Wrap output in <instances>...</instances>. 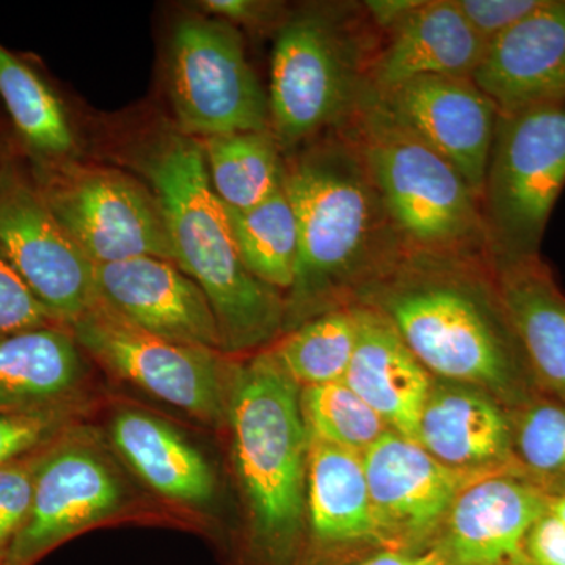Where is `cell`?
I'll list each match as a JSON object with an SVG mask.
<instances>
[{
  "instance_id": "cell-39",
  "label": "cell",
  "mask_w": 565,
  "mask_h": 565,
  "mask_svg": "<svg viewBox=\"0 0 565 565\" xmlns=\"http://www.w3.org/2000/svg\"><path fill=\"white\" fill-rule=\"evenodd\" d=\"M548 512L565 523V493L555 500H550Z\"/></svg>"
},
{
  "instance_id": "cell-29",
  "label": "cell",
  "mask_w": 565,
  "mask_h": 565,
  "mask_svg": "<svg viewBox=\"0 0 565 565\" xmlns=\"http://www.w3.org/2000/svg\"><path fill=\"white\" fill-rule=\"evenodd\" d=\"M300 408L308 435L362 455L388 430L384 419L343 381L305 386Z\"/></svg>"
},
{
  "instance_id": "cell-38",
  "label": "cell",
  "mask_w": 565,
  "mask_h": 565,
  "mask_svg": "<svg viewBox=\"0 0 565 565\" xmlns=\"http://www.w3.org/2000/svg\"><path fill=\"white\" fill-rule=\"evenodd\" d=\"M356 565H446L437 550L422 555H405V553H382Z\"/></svg>"
},
{
  "instance_id": "cell-26",
  "label": "cell",
  "mask_w": 565,
  "mask_h": 565,
  "mask_svg": "<svg viewBox=\"0 0 565 565\" xmlns=\"http://www.w3.org/2000/svg\"><path fill=\"white\" fill-rule=\"evenodd\" d=\"M203 152L212 189L230 210H250L282 189L285 159L270 131L211 137Z\"/></svg>"
},
{
  "instance_id": "cell-3",
  "label": "cell",
  "mask_w": 565,
  "mask_h": 565,
  "mask_svg": "<svg viewBox=\"0 0 565 565\" xmlns=\"http://www.w3.org/2000/svg\"><path fill=\"white\" fill-rule=\"evenodd\" d=\"M143 172L166 215L173 262L214 310L222 351L244 352L274 340L286 322V302L245 267L203 147L184 134H167L145 156Z\"/></svg>"
},
{
  "instance_id": "cell-34",
  "label": "cell",
  "mask_w": 565,
  "mask_h": 565,
  "mask_svg": "<svg viewBox=\"0 0 565 565\" xmlns=\"http://www.w3.org/2000/svg\"><path fill=\"white\" fill-rule=\"evenodd\" d=\"M542 0H456L465 20L487 43L541 6Z\"/></svg>"
},
{
  "instance_id": "cell-1",
  "label": "cell",
  "mask_w": 565,
  "mask_h": 565,
  "mask_svg": "<svg viewBox=\"0 0 565 565\" xmlns=\"http://www.w3.org/2000/svg\"><path fill=\"white\" fill-rule=\"evenodd\" d=\"M360 294L430 373L497 390L511 384L514 352L523 351L489 255L404 248Z\"/></svg>"
},
{
  "instance_id": "cell-8",
  "label": "cell",
  "mask_w": 565,
  "mask_h": 565,
  "mask_svg": "<svg viewBox=\"0 0 565 565\" xmlns=\"http://www.w3.org/2000/svg\"><path fill=\"white\" fill-rule=\"evenodd\" d=\"M170 93L181 134L192 137L270 131L269 99L236 25L185 18L170 44Z\"/></svg>"
},
{
  "instance_id": "cell-14",
  "label": "cell",
  "mask_w": 565,
  "mask_h": 565,
  "mask_svg": "<svg viewBox=\"0 0 565 565\" xmlns=\"http://www.w3.org/2000/svg\"><path fill=\"white\" fill-rule=\"evenodd\" d=\"M375 96L397 121L451 163L481 200L500 110L473 81L419 77Z\"/></svg>"
},
{
  "instance_id": "cell-19",
  "label": "cell",
  "mask_w": 565,
  "mask_h": 565,
  "mask_svg": "<svg viewBox=\"0 0 565 565\" xmlns=\"http://www.w3.org/2000/svg\"><path fill=\"white\" fill-rule=\"evenodd\" d=\"M356 343L343 382L394 433L416 441L433 381L384 315L355 305Z\"/></svg>"
},
{
  "instance_id": "cell-16",
  "label": "cell",
  "mask_w": 565,
  "mask_h": 565,
  "mask_svg": "<svg viewBox=\"0 0 565 565\" xmlns=\"http://www.w3.org/2000/svg\"><path fill=\"white\" fill-rule=\"evenodd\" d=\"M548 505L537 487L486 476L456 498L437 552L446 565H531L526 537Z\"/></svg>"
},
{
  "instance_id": "cell-11",
  "label": "cell",
  "mask_w": 565,
  "mask_h": 565,
  "mask_svg": "<svg viewBox=\"0 0 565 565\" xmlns=\"http://www.w3.org/2000/svg\"><path fill=\"white\" fill-rule=\"evenodd\" d=\"M0 252L58 322L71 326L98 299L95 264L10 163L0 166Z\"/></svg>"
},
{
  "instance_id": "cell-33",
  "label": "cell",
  "mask_w": 565,
  "mask_h": 565,
  "mask_svg": "<svg viewBox=\"0 0 565 565\" xmlns=\"http://www.w3.org/2000/svg\"><path fill=\"white\" fill-rule=\"evenodd\" d=\"M61 424L58 408L41 412H0V468L39 448Z\"/></svg>"
},
{
  "instance_id": "cell-6",
  "label": "cell",
  "mask_w": 565,
  "mask_h": 565,
  "mask_svg": "<svg viewBox=\"0 0 565 565\" xmlns=\"http://www.w3.org/2000/svg\"><path fill=\"white\" fill-rule=\"evenodd\" d=\"M226 415L255 525L264 537H286L303 512L308 430L299 385L273 351L234 367Z\"/></svg>"
},
{
  "instance_id": "cell-15",
  "label": "cell",
  "mask_w": 565,
  "mask_h": 565,
  "mask_svg": "<svg viewBox=\"0 0 565 565\" xmlns=\"http://www.w3.org/2000/svg\"><path fill=\"white\" fill-rule=\"evenodd\" d=\"M96 294L145 332L173 343L222 351L210 300L177 263L156 256L95 264Z\"/></svg>"
},
{
  "instance_id": "cell-40",
  "label": "cell",
  "mask_w": 565,
  "mask_h": 565,
  "mask_svg": "<svg viewBox=\"0 0 565 565\" xmlns=\"http://www.w3.org/2000/svg\"><path fill=\"white\" fill-rule=\"evenodd\" d=\"M0 564H3V561H2V559H0Z\"/></svg>"
},
{
  "instance_id": "cell-22",
  "label": "cell",
  "mask_w": 565,
  "mask_h": 565,
  "mask_svg": "<svg viewBox=\"0 0 565 565\" xmlns=\"http://www.w3.org/2000/svg\"><path fill=\"white\" fill-rule=\"evenodd\" d=\"M79 344L58 326L0 338V412L55 411L82 377Z\"/></svg>"
},
{
  "instance_id": "cell-12",
  "label": "cell",
  "mask_w": 565,
  "mask_h": 565,
  "mask_svg": "<svg viewBox=\"0 0 565 565\" xmlns=\"http://www.w3.org/2000/svg\"><path fill=\"white\" fill-rule=\"evenodd\" d=\"M377 541L418 545L430 537L468 486L489 473L446 467L423 446L386 430L363 452Z\"/></svg>"
},
{
  "instance_id": "cell-7",
  "label": "cell",
  "mask_w": 565,
  "mask_h": 565,
  "mask_svg": "<svg viewBox=\"0 0 565 565\" xmlns=\"http://www.w3.org/2000/svg\"><path fill=\"white\" fill-rule=\"evenodd\" d=\"M565 188V104L498 115L481 195L493 263L541 256Z\"/></svg>"
},
{
  "instance_id": "cell-20",
  "label": "cell",
  "mask_w": 565,
  "mask_h": 565,
  "mask_svg": "<svg viewBox=\"0 0 565 565\" xmlns=\"http://www.w3.org/2000/svg\"><path fill=\"white\" fill-rule=\"evenodd\" d=\"M508 419L484 393L463 386L433 388L416 444L446 467L487 473L511 451Z\"/></svg>"
},
{
  "instance_id": "cell-13",
  "label": "cell",
  "mask_w": 565,
  "mask_h": 565,
  "mask_svg": "<svg viewBox=\"0 0 565 565\" xmlns=\"http://www.w3.org/2000/svg\"><path fill=\"white\" fill-rule=\"evenodd\" d=\"M120 504V486L102 459L84 446H55L40 455L31 512L7 548L3 565H32Z\"/></svg>"
},
{
  "instance_id": "cell-37",
  "label": "cell",
  "mask_w": 565,
  "mask_h": 565,
  "mask_svg": "<svg viewBox=\"0 0 565 565\" xmlns=\"http://www.w3.org/2000/svg\"><path fill=\"white\" fill-rule=\"evenodd\" d=\"M423 0H367L363 3L364 13L375 31L385 35L411 17Z\"/></svg>"
},
{
  "instance_id": "cell-32",
  "label": "cell",
  "mask_w": 565,
  "mask_h": 565,
  "mask_svg": "<svg viewBox=\"0 0 565 565\" xmlns=\"http://www.w3.org/2000/svg\"><path fill=\"white\" fill-rule=\"evenodd\" d=\"M57 323L0 252V338Z\"/></svg>"
},
{
  "instance_id": "cell-5",
  "label": "cell",
  "mask_w": 565,
  "mask_h": 565,
  "mask_svg": "<svg viewBox=\"0 0 565 565\" xmlns=\"http://www.w3.org/2000/svg\"><path fill=\"white\" fill-rule=\"evenodd\" d=\"M341 131L359 148L404 248L490 256L479 196L373 90Z\"/></svg>"
},
{
  "instance_id": "cell-10",
  "label": "cell",
  "mask_w": 565,
  "mask_h": 565,
  "mask_svg": "<svg viewBox=\"0 0 565 565\" xmlns=\"http://www.w3.org/2000/svg\"><path fill=\"white\" fill-rule=\"evenodd\" d=\"M70 327L77 344L111 373L204 423L223 422L233 370L217 351L145 332L99 297Z\"/></svg>"
},
{
  "instance_id": "cell-23",
  "label": "cell",
  "mask_w": 565,
  "mask_h": 565,
  "mask_svg": "<svg viewBox=\"0 0 565 565\" xmlns=\"http://www.w3.org/2000/svg\"><path fill=\"white\" fill-rule=\"evenodd\" d=\"M111 440L156 492L182 503L211 500L215 484L206 459L162 419L122 411L111 423Z\"/></svg>"
},
{
  "instance_id": "cell-21",
  "label": "cell",
  "mask_w": 565,
  "mask_h": 565,
  "mask_svg": "<svg viewBox=\"0 0 565 565\" xmlns=\"http://www.w3.org/2000/svg\"><path fill=\"white\" fill-rule=\"evenodd\" d=\"M501 297L523 355L565 397V296L541 256L494 264Z\"/></svg>"
},
{
  "instance_id": "cell-25",
  "label": "cell",
  "mask_w": 565,
  "mask_h": 565,
  "mask_svg": "<svg viewBox=\"0 0 565 565\" xmlns=\"http://www.w3.org/2000/svg\"><path fill=\"white\" fill-rule=\"evenodd\" d=\"M0 98L39 167L71 161L77 143L63 103L32 66L2 44Z\"/></svg>"
},
{
  "instance_id": "cell-17",
  "label": "cell",
  "mask_w": 565,
  "mask_h": 565,
  "mask_svg": "<svg viewBox=\"0 0 565 565\" xmlns=\"http://www.w3.org/2000/svg\"><path fill=\"white\" fill-rule=\"evenodd\" d=\"M471 81L501 114L565 104V0H542L490 41Z\"/></svg>"
},
{
  "instance_id": "cell-2",
  "label": "cell",
  "mask_w": 565,
  "mask_h": 565,
  "mask_svg": "<svg viewBox=\"0 0 565 565\" xmlns=\"http://www.w3.org/2000/svg\"><path fill=\"white\" fill-rule=\"evenodd\" d=\"M282 188L299 230L286 319L308 321L319 308L332 310L338 297L362 292L404 250L366 163L344 131L294 151L285 161Z\"/></svg>"
},
{
  "instance_id": "cell-31",
  "label": "cell",
  "mask_w": 565,
  "mask_h": 565,
  "mask_svg": "<svg viewBox=\"0 0 565 565\" xmlns=\"http://www.w3.org/2000/svg\"><path fill=\"white\" fill-rule=\"evenodd\" d=\"M40 455L14 460L0 468V559L20 533L33 500Z\"/></svg>"
},
{
  "instance_id": "cell-24",
  "label": "cell",
  "mask_w": 565,
  "mask_h": 565,
  "mask_svg": "<svg viewBox=\"0 0 565 565\" xmlns=\"http://www.w3.org/2000/svg\"><path fill=\"white\" fill-rule=\"evenodd\" d=\"M305 490L311 527L319 539L326 542L377 541L362 452L308 435Z\"/></svg>"
},
{
  "instance_id": "cell-27",
  "label": "cell",
  "mask_w": 565,
  "mask_h": 565,
  "mask_svg": "<svg viewBox=\"0 0 565 565\" xmlns=\"http://www.w3.org/2000/svg\"><path fill=\"white\" fill-rule=\"evenodd\" d=\"M226 211L245 267L270 288L289 291L296 277L299 230L285 188L250 210Z\"/></svg>"
},
{
  "instance_id": "cell-30",
  "label": "cell",
  "mask_w": 565,
  "mask_h": 565,
  "mask_svg": "<svg viewBox=\"0 0 565 565\" xmlns=\"http://www.w3.org/2000/svg\"><path fill=\"white\" fill-rule=\"evenodd\" d=\"M516 448L531 471L545 481L565 482V407H531L516 427Z\"/></svg>"
},
{
  "instance_id": "cell-28",
  "label": "cell",
  "mask_w": 565,
  "mask_h": 565,
  "mask_svg": "<svg viewBox=\"0 0 565 565\" xmlns=\"http://www.w3.org/2000/svg\"><path fill=\"white\" fill-rule=\"evenodd\" d=\"M355 343V311L340 307L297 326L273 353L297 385H323L343 381Z\"/></svg>"
},
{
  "instance_id": "cell-35",
  "label": "cell",
  "mask_w": 565,
  "mask_h": 565,
  "mask_svg": "<svg viewBox=\"0 0 565 565\" xmlns=\"http://www.w3.org/2000/svg\"><path fill=\"white\" fill-rule=\"evenodd\" d=\"M526 556L531 565H565V523L550 512L542 515L527 534Z\"/></svg>"
},
{
  "instance_id": "cell-36",
  "label": "cell",
  "mask_w": 565,
  "mask_h": 565,
  "mask_svg": "<svg viewBox=\"0 0 565 565\" xmlns=\"http://www.w3.org/2000/svg\"><path fill=\"white\" fill-rule=\"evenodd\" d=\"M203 10L211 18L230 22V24H244L248 28H264L281 20V7L274 2H256V0H207Z\"/></svg>"
},
{
  "instance_id": "cell-9",
  "label": "cell",
  "mask_w": 565,
  "mask_h": 565,
  "mask_svg": "<svg viewBox=\"0 0 565 565\" xmlns=\"http://www.w3.org/2000/svg\"><path fill=\"white\" fill-rule=\"evenodd\" d=\"M35 182L52 214L93 264L140 256L173 262L161 204L128 174L66 161L39 167Z\"/></svg>"
},
{
  "instance_id": "cell-41",
  "label": "cell",
  "mask_w": 565,
  "mask_h": 565,
  "mask_svg": "<svg viewBox=\"0 0 565 565\" xmlns=\"http://www.w3.org/2000/svg\"><path fill=\"white\" fill-rule=\"evenodd\" d=\"M0 166H2V163H0Z\"/></svg>"
},
{
  "instance_id": "cell-4",
  "label": "cell",
  "mask_w": 565,
  "mask_h": 565,
  "mask_svg": "<svg viewBox=\"0 0 565 565\" xmlns=\"http://www.w3.org/2000/svg\"><path fill=\"white\" fill-rule=\"evenodd\" d=\"M381 39L355 3L311 7L281 21L267 92L281 151L349 125L371 92L367 73Z\"/></svg>"
},
{
  "instance_id": "cell-18",
  "label": "cell",
  "mask_w": 565,
  "mask_h": 565,
  "mask_svg": "<svg viewBox=\"0 0 565 565\" xmlns=\"http://www.w3.org/2000/svg\"><path fill=\"white\" fill-rule=\"evenodd\" d=\"M487 46L456 0H423L411 17L382 35L367 82L382 96L419 77L471 79Z\"/></svg>"
}]
</instances>
